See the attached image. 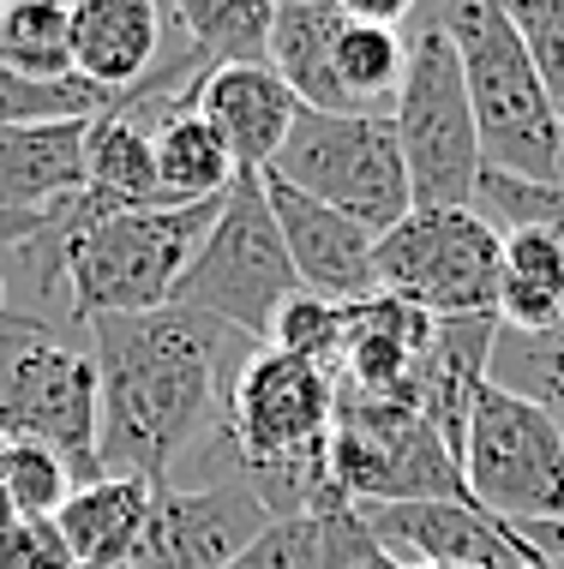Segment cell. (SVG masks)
<instances>
[{"label": "cell", "mask_w": 564, "mask_h": 569, "mask_svg": "<svg viewBox=\"0 0 564 569\" xmlns=\"http://www.w3.org/2000/svg\"><path fill=\"white\" fill-rule=\"evenodd\" d=\"M228 336L217 318L162 306L139 318H97V461L102 480L169 486L180 450L222 413V353Z\"/></svg>", "instance_id": "cell-1"}, {"label": "cell", "mask_w": 564, "mask_h": 569, "mask_svg": "<svg viewBox=\"0 0 564 569\" xmlns=\"http://www.w3.org/2000/svg\"><path fill=\"white\" fill-rule=\"evenodd\" d=\"M330 420L337 383L283 348L247 353L222 383V450L235 461L228 480H247L270 516H330L343 498L330 473Z\"/></svg>", "instance_id": "cell-2"}, {"label": "cell", "mask_w": 564, "mask_h": 569, "mask_svg": "<svg viewBox=\"0 0 564 569\" xmlns=\"http://www.w3.org/2000/svg\"><path fill=\"white\" fill-rule=\"evenodd\" d=\"M217 204H157V210H115L85 228H55L24 246V264L42 288L67 282L72 288V318L97 325V318H139L162 312L192 264L198 240L210 234Z\"/></svg>", "instance_id": "cell-3"}, {"label": "cell", "mask_w": 564, "mask_h": 569, "mask_svg": "<svg viewBox=\"0 0 564 569\" xmlns=\"http://www.w3.org/2000/svg\"><path fill=\"white\" fill-rule=\"evenodd\" d=\"M438 12H445L456 60H463L468 109H475V132H481V162L493 174L535 180V187L564 180V127L553 102H546L541 67L528 54L523 30L511 24V7H498V0H451Z\"/></svg>", "instance_id": "cell-4"}, {"label": "cell", "mask_w": 564, "mask_h": 569, "mask_svg": "<svg viewBox=\"0 0 564 569\" xmlns=\"http://www.w3.org/2000/svg\"><path fill=\"white\" fill-rule=\"evenodd\" d=\"M403 42H408V67H403L390 127H396V144H403L415 210H475L486 162H481V132H475V109H468L463 60H456L445 12L415 7V19L403 24Z\"/></svg>", "instance_id": "cell-5"}, {"label": "cell", "mask_w": 564, "mask_h": 569, "mask_svg": "<svg viewBox=\"0 0 564 569\" xmlns=\"http://www.w3.org/2000/svg\"><path fill=\"white\" fill-rule=\"evenodd\" d=\"M0 443H42L79 486L102 480L97 461V360L42 325L0 306Z\"/></svg>", "instance_id": "cell-6"}, {"label": "cell", "mask_w": 564, "mask_h": 569, "mask_svg": "<svg viewBox=\"0 0 564 569\" xmlns=\"http://www.w3.org/2000/svg\"><path fill=\"white\" fill-rule=\"evenodd\" d=\"M300 295V276L288 264L283 228L265 204V180L235 174L210 234L198 240L192 264L180 270L169 306L217 318L222 330H240L253 342H270L277 312Z\"/></svg>", "instance_id": "cell-7"}, {"label": "cell", "mask_w": 564, "mask_h": 569, "mask_svg": "<svg viewBox=\"0 0 564 569\" xmlns=\"http://www.w3.org/2000/svg\"><path fill=\"white\" fill-rule=\"evenodd\" d=\"M283 187L318 198V204L343 210L348 222H360L367 234H390L396 222L415 210L408 192L403 144L385 114H318L300 109L288 127V144L277 162L265 168Z\"/></svg>", "instance_id": "cell-8"}, {"label": "cell", "mask_w": 564, "mask_h": 569, "mask_svg": "<svg viewBox=\"0 0 564 569\" xmlns=\"http://www.w3.org/2000/svg\"><path fill=\"white\" fill-rule=\"evenodd\" d=\"M330 473L355 510L367 503H433L468 498L463 461L408 402H378V396L337 390V420H330ZM475 503V498H468Z\"/></svg>", "instance_id": "cell-9"}, {"label": "cell", "mask_w": 564, "mask_h": 569, "mask_svg": "<svg viewBox=\"0 0 564 569\" xmlns=\"http://www.w3.org/2000/svg\"><path fill=\"white\" fill-rule=\"evenodd\" d=\"M498 234L481 210H408L378 234V295L420 306L426 318H498Z\"/></svg>", "instance_id": "cell-10"}, {"label": "cell", "mask_w": 564, "mask_h": 569, "mask_svg": "<svg viewBox=\"0 0 564 569\" xmlns=\"http://www.w3.org/2000/svg\"><path fill=\"white\" fill-rule=\"evenodd\" d=\"M463 480L468 498L511 528L564 521V432L553 426V413L486 383L468 420Z\"/></svg>", "instance_id": "cell-11"}, {"label": "cell", "mask_w": 564, "mask_h": 569, "mask_svg": "<svg viewBox=\"0 0 564 569\" xmlns=\"http://www.w3.org/2000/svg\"><path fill=\"white\" fill-rule=\"evenodd\" d=\"M270 521L277 516L247 480L157 486L139 546L127 551L120 569H228Z\"/></svg>", "instance_id": "cell-12"}, {"label": "cell", "mask_w": 564, "mask_h": 569, "mask_svg": "<svg viewBox=\"0 0 564 569\" xmlns=\"http://www.w3.org/2000/svg\"><path fill=\"white\" fill-rule=\"evenodd\" d=\"M360 521L403 569H546L523 528L486 516L468 498L433 503H367Z\"/></svg>", "instance_id": "cell-13"}, {"label": "cell", "mask_w": 564, "mask_h": 569, "mask_svg": "<svg viewBox=\"0 0 564 569\" xmlns=\"http://www.w3.org/2000/svg\"><path fill=\"white\" fill-rule=\"evenodd\" d=\"M265 180V204L283 228V246H288V264H295L300 288L318 300H337V306H355V300H373L378 295V270H373V252H378V234H367L360 222H348L343 210L318 204V198L283 187L277 174H258Z\"/></svg>", "instance_id": "cell-14"}, {"label": "cell", "mask_w": 564, "mask_h": 569, "mask_svg": "<svg viewBox=\"0 0 564 569\" xmlns=\"http://www.w3.org/2000/svg\"><path fill=\"white\" fill-rule=\"evenodd\" d=\"M438 318H426L420 306L373 295L348 306V336H343V360H337V390L378 396V402H408L415 372L433 348Z\"/></svg>", "instance_id": "cell-15"}, {"label": "cell", "mask_w": 564, "mask_h": 569, "mask_svg": "<svg viewBox=\"0 0 564 569\" xmlns=\"http://www.w3.org/2000/svg\"><path fill=\"white\" fill-rule=\"evenodd\" d=\"M192 109L205 114V127L222 138V150L235 157L240 174H265L277 162V150L288 144L300 102L265 60L253 67H222L192 90Z\"/></svg>", "instance_id": "cell-16"}, {"label": "cell", "mask_w": 564, "mask_h": 569, "mask_svg": "<svg viewBox=\"0 0 564 569\" xmlns=\"http://www.w3.org/2000/svg\"><path fill=\"white\" fill-rule=\"evenodd\" d=\"M493 342H498V318H438L433 348H426L408 408L438 432V443L463 461L468 420H475V396L493 383Z\"/></svg>", "instance_id": "cell-17"}, {"label": "cell", "mask_w": 564, "mask_h": 569, "mask_svg": "<svg viewBox=\"0 0 564 569\" xmlns=\"http://www.w3.org/2000/svg\"><path fill=\"white\" fill-rule=\"evenodd\" d=\"M162 49V12L150 0H79L72 7V79L132 97Z\"/></svg>", "instance_id": "cell-18"}, {"label": "cell", "mask_w": 564, "mask_h": 569, "mask_svg": "<svg viewBox=\"0 0 564 569\" xmlns=\"http://www.w3.org/2000/svg\"><path fill=\"white\" fill-rule=\"evenodd\" d=\"M85 138H90V120L0 127V210L49 217L55 204L79 198L85 192Z\"/></svg>", "instance_id": "cell-19"}, {"label": "cell", "mask_w": 564, "mask_h": 569, "mask_svg": "<svg viewBox=\"0 0 564 569\" xmlns=\"http://www.w3.org/2000/svg\"><path fill=\"white\" fill-rule=\"evenodd\" d=\"M162 102H120L115 114L90 120L85 138V192L109 198L115 210H157V150H150V127H157Z\"/></svg>", "instance_id": "cell-20"}, {"label": "cell", "mask_w": 564, "mask_h": 569, "mask_svg": "<svg viewBox=\"0 0 564 569\" xmlns=\"http://www.w3.org/2000/svg\"><path fill=\"white\" fill-rule=\"evenodd\" d=\"M343 19H348V0H283L277 19H270L265 67L295 90L300 109L343 114L337 79H330V49H337Z\"/></svg>", "instance_id": "cell-21"}, {"label": "cell", "mask_w": 564, "mask_h": 569, "mask_svg": "<svg viewBox=\"0 0 564 569\" xmlns=\"http://www.w3.org/2000/svg\"><path fill=\"white\" fill-rule=\"evenodd\" d=\"M564 325V240L553 228H505L498 246V330L546 336Z\"/></svg>", "instance_id": "cell-22"}, {"label": "cell", "mask_w": 564, "mask_h": 569, "mask_svg": "<svg viewBox=\"0 0 564 569\" xmlns=\"http://www.w3.org/2000/svg\"><path fill=\"white\" fill-rule=\"evenodd\" d=\"M150 150H157V187L162 204H217L235 187V157L222 138L205 127L192 102H162L157 127H150Z\"/></svg>", "instance_id": "cell-23"}, {"label": "cell", "mask_w": 564, "mask_h": 569, "mask_svg": "<svg viewBox=\"0 0 564 569\" xmlns=\"http://www.w3.org/2000/svg\"><path fill=\"white\" fill-rule=\"evenodd\" d=\"M150 498H157V486L115 480V473L72 491L67 510L55 516L67 546H72V563L79 569H120L127 563V551L139 546V528L150 516Z\"/></svg>", "instance_id": "cell-24"}, {"label": "cell", "mask_w": 564, "mask_h": 569, "mask_svg": "<svg viewBox=\"0 0 564 569\" xmlns=\"http://www.w3.org/2000/svg\"><path fill=\"white\" fill-rule=\"evenodd\" d=\"M169 19L180 24V37H187L180 67H187V79L198 90L222 67H253V60H265L277 7H265V0H180Z\"/></svg>", "instance_id": "cell-25"}, {"label": "cell", "mask_w": 564, "mask_h": 569, "mask_svg": "<svg viewBox=\"0 0 564 569\" xmlns=\"http://www.w3.org/2000/svg\"><path fill=\"white\" fill-rule=\"evenodd\" d=\"M403 67H408V42L396 24H373L348 7V19L337 30V49H330V79H337L343 114H385L396 109V90H403Z\"/></svg>", "instance_id": "cell-26"}, {"label": "cell", "mask_w": 564, "mask_h": 569, "mask_svg": "<svg viewBox=\"0 0 564 569\" xmlns=\"http://www.w3.org/2000/svg\"><path fill=\"white\" fill-rule=\"evenodd\" d=\"M0 60L24 79H72V7L0 0Z\"/></svg>", "instance_id": "cell-27"}, {"label": "cell", "mask_w": 564, "mask_h": 569, "mask_svg": "<svg viewBox=\"0 0 564 569\" xmlns=\"http://www.w3.org/2000/svg\"><path fill=\"white\" fill-rule=\"evenodd\" d=\"M493 383L523 402H535L553 413V426L564 432V325L546 336H511L498 330L493 342Z\"/></svg>", "instance_id": "cell-28"}, {"label": "cell", "mask_w": 564, "mask_h": 569, "mask_svg": "<svg viewBox=\"0 0 564 569\" xmlns=\"http://www.w3.org/2000/svg\"><path fill=\"white\" fill-rule=\"evenodd\" d=\"M127 97L85 84V79H24L0 60V127H42V120H97L115 114Z\"/></svg>", "instance_id": "cell-29"}, {"label": "cell", "mask_w": 564, "mask_h": 569, "mask_svg": "<svg viewBox=\"0 0 564 569\" xmlns=\"http://www.w3.org/2000/svg\"><path fill=\"white\" fill-rule=\"evenodd\" d=\"M343 336H348V306L337 300H318L300 288L295 300L277 312V330H270V342L265 348H283V353H295V360H307L318 366L330 383H337V360H343Z\"/></svg>", "instance_id": "cell-30"}, {"label": "cell", "mask_w": 564, "mask_h": 569, "mask_svg": "<svg viewBox=\"0 0 564 569\" xmlns=\"http://www.w3.org/2000/svg\"><path fill=\"white\" fill-rule=\"evenodd\" d=\"M0 480L12 491V510L19 521H55L67 510V498L79 491L72 468L42 443H0Z\"/></svg>", "instance_id": "cell-31"}, {"label": "cell", "mask_w": 564, "mask_h": 569, "mask_svg": "<svg viewBox=\"0 0 564 569\" xmlns=\"http://www.w3.org/2000/svg\"><path fill=\"white\" fill-rule=\"evenodd\" d=\"M475 210L505 234V228H553L564 240V180L553 187H535V180H511V174H481V192H475Z\"/></svg>", "instance_id": "cell-32"}, {"label": "cell", "mask_w": 564, "mask_h": 569, "mask_svg": "<svg viewBox=\"0 0 564 569\" xmlns=\"http://www.w3.org/2000/svg\"><path fill=\"white\" fill-rule=\"evenodd\" d=\"M228 569H325V516H283Z\"/></svg>", "instance_id": "cell-33"}, {"label": "cell", "mask_w": 564, "mask_h": 569, "mask_svg": "<svg viewBox=\"0 0 564 569\" xmlns=\"http://www.w3.org/2000/svg\"><path fill=\"white\" fill-rule=\"evenodd\" d=\"M511 24L523 30L528 54L541 67L546 102H553L558 127H564V0H541V7H511Z\"/></svg>", "instance_id": "cell-34"}, {"label": "cell", "mask_w": 564, "mask_h": 569, "mask_svg": "<svg viewBox=\"0 0 564 569\" xmlns=\"http://www.w3.org/2000/svg\"><path fill=\"white\" fill-rule=\"evenodd\" d=\"M325 569H403V563L373 540V528L360 521L355 503H337L325 516Z\"/></svg>", "instance_id": "cell-35"}, {"label": "cell", "mask_w": 564, "mask_h": 569, "mask_svg": "<svg viewBox=\"0 0 564 569\" xmlns=\"http://www.w3.org/2000/svg\"><path fill=\"white\" fill-rule=\"evenodd\" d=\"M0 569H79L60 521H12L0 533Z\"/></svg>", "instance_id": "cell-36"}, {"label": "cell", "mask_w": 564, "mask_h": 569, "mask_svg": "<svg viewBox=\"0 0 564 569\" xmlns=\"http://www.w3.org/2000/svg\"><path fill=\"white\" fill-rule=\"evenodd\" d=\"M523 540L541 551V563H546V569H564V521H528Z\"/></svg>", "instance_id": "cell-37"}, {"label": "cell", "mask_w": 564, "mask_h": 569, "mask_svg": "<svg viewBox=\"0 0 564 569\" xmlns=\"http://www.w3.org/2000/svg\"><path fill=\"white\" fill-rule=\"evenodd\" d=\"M42 222H49V217H30V210H0V246H19V252H24V246L42 234Z\"/></svg>", "instance_id": "cell-38"}, {"label": "cell", "mask_w": 564, "mask_h": 569, "mask_svg": "<svg viewBox=\"0 0 564 569\" xmlns=\"http://www.w3.org/2000/svg\"><path fill=\"white\" fill-rule=\"evenodd\" d=\"M12 521H19V510H12V491H7V480H0V533H7Z\"/></svg>", "instance_id": "cell-39"}]
</instances>
